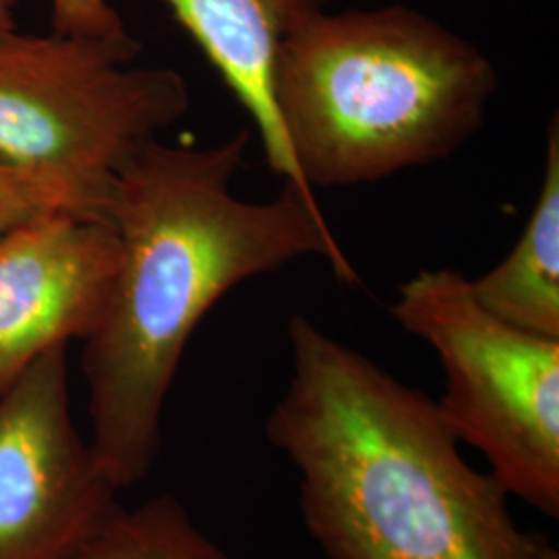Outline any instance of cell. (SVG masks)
Instances as JSON below:
<instances>
[{
  "label": "cell",
  "instance_id": "cell-1",
  "mask_svg": "<svg viewBox=\"0 0 559 559\" xmlns=\"http://www.w3.org/2000/svg\"><path fill=\"white\" fill-rule=\"evenodd\" d=\"M249 145L147 141L120 168L106 218L119 263L92 332L81 340L90 445L119 491L152 473L180 360L210 309L245 280L323 258L340 282L359 276L320 201L284 182L272 201L233 193Z\"/></svg>",
  "mask_w": 559,
  "mask_h": 559
},
{
  "label": "cell",
  "instance_id": "cell-2",
  "mask_svg": "<svg viewBox=\"0 0 559 559\" xmlns=\"http://www.w3.org/2000/svg\"><path fill=\"white\" fill-rule=\"evenodd\" d=\"M265 438L299 477L300 516L325 559H559L522 528L489 471L462 456L438 402L305 316Z\"/></svg>",
  "mask_w": 559,
  "mask_h": 559
},
{
  "label": "cell",
  "instance_id": "cell-3",
  "mask_svg": "<svg viewBox=\"0 0 559 559\" xmlns=\"http://www.w3.org/2000/svg\"><path fill=\"white\" fill-rule=\"evenodd\" d=\"M500 75L479 46L415 9H328L280 48L274 98L316 191L448 160L485 122Z\"/></svg>",
  "mask_w": 559,
  "mask_h": 559
},
{
  "label": "cell",
  "instance_id": "cell-4",
  "mask_svg": "<svg viewBox=\"0 0 559 559\" xmlns=\"http://www.w3.org/2000/svg\"><path fill=\"white\" fill-rule=\"evenodd\" d=\"M141 44L0 34V158L60 180L106 218L120 168L189 110L187 80L131 67Z\"/></svg>",
  "mask_w": 559,
  "mask_h": 559
},
{
  "label": "cell",
  "instance_id": "cell-5",
  "mask_svg": "<svg viewBox=\"0 0 559 559\" xmlns=\"http://www.w3.org/2000/svg\"><path fill=\"white\" fill-rule=\"evenodd\" d=\"M438 355L441 419L510 498L559 519V340L500 320L456 270H420L390 305Z\"/></svg>",
  "mask_w": 559,
  "mask_h": 559
},
{
  "label": "cell",
  "instance_id": "cell-6",
  "mask_svg": "<svg viewBox=\"0 0 559 559\" xmlns=\"http://www.w3.org/2000/svg\"><path fill=\"white\" fill-rule=\"evenodd\" d=\"M67 350L0 394V559H67L119 501L73 417Z\"/></svg>",
  "mask_w": 559,
  "mask_h": 559
},
{
  "label": "cell",
  "instance_id": "cell-7",
  "mask_svg": "<svg viewBox=\"0 0 559 559\" xmlns=\"http://www.w3.org/2000/svg\"><path fill=\"white\" fill-rule=\"evenodd\" d=\"M119 263L110 221L46 214L0 237V394L100 318Z\"/></svg>",
  "mask_w": 559,
  "mask_h": 559
},
{
  "label": "cell",
  "instance_id": "cell-8",
  "mask_svg": "<svg viewBox=\"0 0 559 559\" xmlns=\"http://www.w3.org/2000/svg\"><path fill=\"white\" fill-rule=\"evenodd\" d=\"M200 46L226 87L249 112L272 173L316 195L300 179L274 98V71L284 40L332 0H162Z\"/></svg>",
  "mask_w": 559,
  "mask_h": 559
},
{
  "label": "cell",
  "instance_id": "cell-9",
  "mask_svg": "<svg viewBox=\"0 0 559 559\" xmlns=\"http://www.w3.org/2000/svg\"><path fill=\"white\" fill-rule=\"evenodd\" d=\"M539 198L514 249L487 274L471 280L473 293L500 320L559 340V120L547 124Z\"/></svg>",
  "mask_w": 559,
  "mask_h": 559
},
{
  "label": "cell",
  "instance_id": "cell-10",
  "mask_svg": "<svg viewBox=\"0 0 559 559\" xmlns=\"http://www.w3.org/2000/svg\"><path fill=\"white\" fill-rule=\"evenodd\" d=\"M67 559L237 558L201 528L179 498L162 493L138 506L112 503Z\"/></svg>",
  "mask_w": 559,
  "mask_h": 559
},
{
  "label": "cell",
  "instance_id": "cell-11",
  "mask_svg": "<svg viewBox=\"0 0 559 559\" xmlns=\"http://www.w3.org/2000/svg\"><path fill=\"white\" fill-rule=\"evenodd\" d=\"M55 212L104 218L69 185L0 158V237Z\"/></svg>",
  "mask_w": 559,
  "mask_h": 559
},
{
  "label": "cell",
  "instance_id": "cell-12",
  "mask_svg": "<svg viewBox=\"0 0 559 559\" xmlns=\"http://www.w3.org/2000/svg\"><path fill=\"white\" fill-rule=\"evenodd\" d=\"M52 32L59 36L94 41L133 38L110 0H48Z\"/></svg>",
  "mask_w": 559,
  "mask_h": 559
},
{
  "label": "cell",
  "instance_id": "cell-13",
  "mask_svg": "<svg viewBox=\"0 0 559 559\" xmlns=\"http://www.w3.org/2000/svg\"><path fill=\"white\" fill-rule=\"evenodd\" d=\"M17 29L15 0H0V34Z\"/></svg>",
  "mask_w": 559,
  "mask_h": 559
}]
</instances>
